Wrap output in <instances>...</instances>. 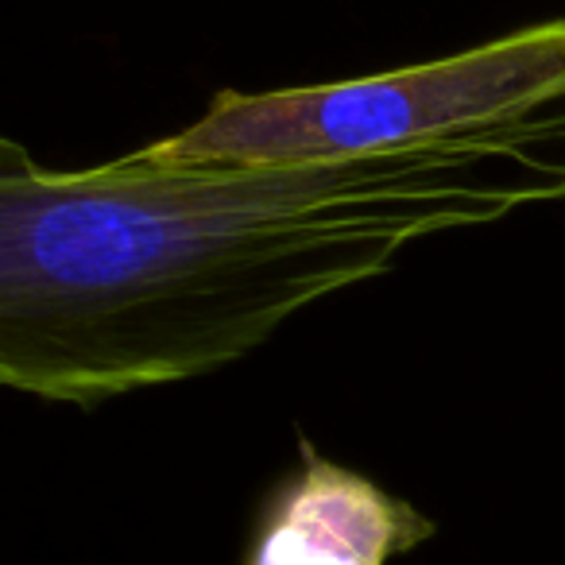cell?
I'll return each instance as SVG.
<instances>
[{
    "label": "cell",
    "mask_w": 565,
    "mask_h": 565,
    "mask_svg": "<svg viewBox=\"0 0 565 565\" xmlns=\"http://www.w3.org/2000/svg\"><path fill=\"white\" fill-rule=\"evenodd\" d=\"M434 531L411 500L299 438V465L264 495L241 565H387Z\"/></svg>",
    "instance_id": "3957f363"
},
{
    "label": "cell",
    "mask_w": 565,
    "mask_h": 565,
    "mask_svg": "<svg viewBox=\"0 0 565 565\" xmlns=\"http://www.w3.org/2000/svg\"><path fill=\"white\" fill-rule=\"evenodd\" d=\"M565 97V20L403 71L244 94L217 89L186 128L143 143L167 167H267L361 156L508 125Z\"/></svg>",
    "instance_id": "7a4b0ae2"
},
{
    "label": "cell",
    "mask_w": 565,
    "mask_h": 565,
    "mask_svg": "<svg viewBox=\"0 0 565 565\" xmlns=\"http://www.w3.org/2000/svg\"><path fill=\"white\" fill-rule=\"evenodd\" d=\"M565 198V97L508 125L267 167L0 143V384L102 407L256 353L411 244Z\"/></svg>",
    "instance_id": "6da1fadb"
}]
</instances>
